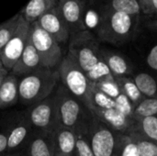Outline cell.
<instances>
[{"mask_svg":"<svg viewBox=\"0 0 157 156\" xmlns=\"http://www.w3.org/2000/svg\"><path fill=\"white\" fill-rule=\"evenodd\" d=\"M146 62L151 69L157 72V45L153 47L151 51H149Z\"/></svg>","mask_w":157,"mask_h":156,"instance_id":"obj_34","label":"cell"},{"mask_svg":"<svg viewBox=\"0 0 157 156\" xmlns=\"http://www.w3.org/2000/svg\"><path fill=\"white\" fill-rule=\"evenodd\" d=\"M25 111L34 130L54 132L61 126L54 92L48 97L29 106Z\"/></svg>","mask_w":157,"mask_h":156,"instance_id":"obj_7","label":"cell"},{"mask_svg":"<svg viewBox=\"0 0 157 156\" xmlns=\"http://www.w3.org/2000/svg\"><path fill=\"white\" fill-rule=\"evenodd\" d=\"M33 128L28 119L26 111L20 113L11 123L7 134V153L19 152L21 148H25Z\"/></svg>","mask_w":157,"mask_h":156,"instance_id":"obj_12","label":"cell"},{"mask_svg":"<svg viewBox=\"0 0 157 156\" xmlns=\"http://www.w3.org/2000/svg\"><path fill=\"white\" fill-rule=\"evenodd\" d=\"M138 88L146 97H157V81L147 73H139L133 77Z\"/></svg>","mask_w":157,"mask_h":156,"instance_id":"obj_22","label":"cell"},{"mask_svg":"<svg viewBox=\"0 0 157 156\" xmlns=\"http://www.w3.org/2000/svg\"><path fill=\"white\" fill-rule=\"evenodd\" d=\"M129 135L135 140L140 156H157V143L145 138L138 131H134Z\"/></svg>","mask_w":157,"mask_h":156,"instance_id":"obj_28","label":"cell"},{"mask_svg":"<svg viewBox=\"0 0 157 156\" xmlns=\"http://www.w3.org/2000/svg\"><path fill=\"white\" fill-rule=\"evenodd\" d=\"M58 0H29L19 14L29 24L37 21L43 14L55 7Z\"/></svg>","mask_w":157,"mask_h":156,"instance_id":"obj_20","label":"cell"},{"mask_svg":"<svg viewBox=\"0 0 157 156\" xmlns=\"http://www.w3.org/2000/svg\"><path fill=\"white\" fill-rule=\"evenodd\" d=\"M3 68H5V67H4V65H3V63H2V61H1V59H0V71H1Z\"/></svg>","mask_w":157,"mask_h":156,"instance_id":"obj_40","label":"cell"},{"mask_svg":"<svg viewBox=\"0 0 157 156\" xmlns=\"http://www.w3.org/2000/svg\"><path fill=\"white\" fill-rule=\"evenodd\" d=\"M157 14V0H149L146 15Z\"/></svg>","mask_w":157,"mask_h":156,"instance_id":"obj_36","label":"cell"},{"mask_svg":"<svg viewBox=\"0 0 157 156\" xmlns=\"http://www.w3.org/2000/svg\"><path fill=\"white\" fill-rule=\"evenodd\" d=\"M114 100H115V108H117L122 114L133 118L132 114H133L134 105L124 93L121 92Z\"/></svg>","mask_w":157,"mask_h":156,"instance_id":"obj_33","label":"cell"},{"mask_svg":"<svg viewBox=\"0 0 157 156\" xmlns=\"http://www.w3.org/2000/svg\"><path fill=\"white\" fill-rule=\"evenodd\" d=\"M7 153V134L6 131H0V155Z\"/></svg>","mask_w":157,"mask_h":156,"instance_id":"obj_35","label":"cell"},{"mask_svg":"<svg viewBox=\"0 0 157 156\" xmlns=\"http://www.w3.org/2000/svg\"><path fill=\"white\" fill-rule=\"evenodd\" d=\"M87 131H88V127L75 131V156H95L88 139Z\"/></svg>","mask_w":157,"mask_h":156,"instance_id":"obj_24","label":"cell"},{"mask_svg":"<svg viewBox=\"0 0 157 156\" xmlns=\"http://www.w3.org/2000/svg\"><path fill=\"white\" fill-rule=\"evenodd\" d=\"M100 57L108 64L114 77L129 75L133 71L132 63L125 57L119 53L101 48Z\"/></svg>","mask_w":157,"mask_h":156,"instance_id":"obj_19","label":"cell"},{"mask_svg":"<svg viewBox=\"0 0 157 156\" xmlns=\"http://www.w3.org/2000/svg\"><path fill=\"white\" fill-rule=\"evenodd\" d=\"M9 72L6 69V68H3L1 71H0V84L2 83V81L4 80V78L6 77V75L8 74Z\"/></svg>","mask_w":157,"mask_h":156,"instance_id":"obj_38","label":"cell"},{"mask_svg":"<svg viewBox=\"0 0 157 156\" xmlns=\"http://www.w3.org/2000/svg\"><path fill=\"white\" fill-rule=\"evenodd\" d=\"M60 125L73 131L87 128L93 116L92 112L74 95H72L64 86L58 85L54 91Z\"/></svg>","mask_w":157,"mask_h":156,"instance_id":"obj_3","label":"cell"},{"mask_svg":"<svg viewBox=\"0 0 157 156\" xmlns=\"http://www.w3.org/2000/svg\"><path fill=\"white\" fill-rule=\"evenodd\" d=\"M57 69L61 84L90 110V93L93 83L88 79L86 72L67 52Z\"/></svg>","mask_w":157,"mask_h":156,"instance_id":"obj_4","label":"cell"},{"mask_svg":"<svg viewBox=\"0 0 157 156\" xmlns=\"http://www.w3.org/2000/svg\"><path fill=\"white\" fill-rule=\"evenodd\" d=\"M84 1H86H86H87V0H84Z\"/></svg>","mask_w":157,"mask_h":156,"instance_id":"obj_41","label":"cell"},{"mask_svg":"<svg viewBox=\"0 0 157 156\" xmlns=\"http://www.w3.org/2000/svg\"><path fill=\"white\" fill-rule=\"evenodd\" d=\"M90 103L92 108H115V100L103 93L101 90H99L96 86L93 84L90 93Z\"/></svg>","mask_w":157,"mask_h":156,"instance_id":"obj_27","label":"cell"},{"mask_svg":"<svg viewBox=\"0 0 157 156\" xmlns=\"http://www.w3.org/2000/svg\"><path fill=\"white\" fill-rule=\"evenodd\" d=\"M40 67H41V63H40V56H39L32 41L30 40L29 34V38H28L26 46H25L19 59L15 63V65L13 66V68L11 69L10 72L18 77H22L24 75H27V74L38 70Z\"/></svg>","mask_w":157,"mask_h":156,"instance_id":"obj_16","label":"cell"},{"mask_svg":"<svg viewBox=\"0 0 157 156\" xmlns=\"http://www.w3.org/2000/svg\"><path fill=\"white\" fill-rule=\"evenodd\" d=\"M19 19V12L0 24V52L16 30Z\"/></svg>","mask_w":157,"mask_h":156,"instance_id":"obj_29","label":"cell"},{"mask_svg":"<svg viewBox=\"0 0 157 156\" xmlns=\"http://www.w3.org/2000/svg\"><path fill=\"white\" fill-rule=\"evenodd\" d=\"M137 131L145 138L157 143V116L137 120Z\"/></svg>","mask_w":157,"mask_h":156,"instance_id":"obj_25","label":"cell"},{"mask_svg":"<svg viewBox=\"0 0 157 156\" xmlns=\"http://www.w3.org/2000/svg\"><path fill=\"white\" fill-rule=\"evenodd\" d=\"M85 5L84 0H58L57 9L71 34L86 29L83 21Z\"/></svg>","mask_w":157,"mask_h":156,"instance_id":"obj_13","label":"cell"},{"mask_svg":"<svg viewBox=\"0 0 157 156\" xmlns=\"http://www.w3.org/2000/svg\"><path fill=\"white\" fill-rule=\"evenodd\" d=\"M18 76L8 73L0 84V109L16 105L18 101Z\"/></svg>","mask_w":157,"mask_h":156,"instance_id":"obj_18","label":"cell"},{"mask_svg":"<svg viewBox=\"0 0 157 156\" xmlns=\"http://www.w3.org/2000/svg\"><path fill=\"white\" fill-rule=\"evenodd\" d=\"M86 74L88 79L94 84L98 83L99 81L105 80V79L114 77L112 75L108 64L101 59V57H100V60Z\"/></svg>","mask_w":157,"mask_h":156,"instance_id":"obj_30","label":"cell"},{"mask_svg":"<svg viewBox=\"0 0 157 156\" xmlns=\"http://www.w3.org/2000/svg\"><path fill=\"white\" fill-rule=\"evenodd\" d=\"M0 156H24V154L20 152H15V153H6Z\"/></svg>","mask_w":157,"mask_h":156,"instance_id":"obj_39","label":"cell"},{"mask_svg":"<svg viewBox=\"0 0 157 156\" xmlns=\"http://www.w3.org/2000/svg\"><path fill=\"white\" fill-rule=\"evenodd\" d=\"M90 111L96 118L119 133L131 134L137 131V120L122 114L115 108H92Z\"/></svg>","mask_w":157,"mask_h":156,"instance_id":"obj_10","label":"cell"},{"mask_svg":"<svg viewBox=\"0 0 157 156\" xmlns=\"http://www.w3.org/2000/svg\"><path fill=\"white\" fill-rule=\"evenodd\" d=\"M94 85L96 86V87H98L99 90H101L103 93H105L113 99H115L121 93V89L119 84L117 83L115 77L99 81L98 83H95Z\"/></svg>","mask_w":157,"mask_h":156,"instance_id":"obj_32","label":"cell"},{"mask_svg":"<svg viewBox=\"0 0 157 156\" xmlns=\"http://www.w3.org/2000/svg\"><path fill=\"white\" fill-rule=\"evenodd\" d=\"M60 82L58 69L40 67L18 81V101L30 106L51 96Z\"/></svg>","mask_w":157,"mask_h":156,"instance_id":"obj_1","label":"cell"},{"mask_svg":"<svg viewBox=\"0 0 157 156\" xmlns=\"http://www.w3.org/2000/svg\"><path fill=\"white\" fill-rule=\"evenodd\" d=\"M119 134L94 115L92 116L87 135L95 156H114Z\"/></svg>","mask_w":157,"mask_h":156,"instance_id":"obj_8","label":"cell"},{"mask_svg":"<svg viewBox=\"0 0 157 156\" xmlns=\"http://www.w3.org/2000/svg\"><path fill=\"white\" fill-rule=\"evenodd\" d=\"M114 156H140L135 140L129 134H119Z\"/></svg>","mask_w":157,"mask_h":156,"instance_id":"obj_23","label":"cell"},{"mask_svg":"<svg viewBox=\"0 0 157 156\" xmlns=\"http://www.w3.org/2000/svg\"><path fill=\"white\" fill-rule=\"evenodd\" d=\"M132 116L135 120L150 116H157V97H145L134 107Z\"/></svg>","mask_w":157,"mask_h":156,"instance_id":"obj_26","label":"cell"},{"mask_svg":"<svg viewBox=\"0 0 157 156\" xmlns=\"http://www.w3.org/2000/svg\"><path fill=\"white\" fill-rule=\"evenodd\" d=\"M140 16L111 10L104 19L96 36L101 42L114 46H123L136 36Z\"/></svg>","mask_w":157,"mask_h":156,"instance_id":"obj_2","label":"cell"},{"mask_svg":"<svg viewBox=\"0 0 157 156\" xmlns=\"http://www.w3.org/2000/svg\"><path fill=\"white\" fill-rule=\"evenodd\" d=\"M24 156H26V155H25V154H24Z\"/></svg>","mask_w":157,"mask_h":156,"instance_id":"obj_42","label":"cell"},{"mask_svg":"<svg viewBox=\"0 0 157 156\" xmlns=\"http://www.w3.org/2000/svg\"><path fill=\"white\" fill-rule=\"evenodd\" d=\"M25 149L26 156H53V132L33 129Z\"/></svg>","mask_w":157,"mask_h":156,"instance_id":"obj_15","label":"cell"},{"mask_svg":"<svg viewBox=\"0 0 157 156\" xmlns=\"http://www.w3.org/2000/svg\"><path fill=\"white\" fill-rule=\"evenodd\" d=\"M112 10L109 0H87L84 9V26L95 35L106 17Z\"/></svg>","mask_w":157,"mask_h":156,"instance_id":"obj_14","label":"cell"},{"mask_svg":"<svg viewBox=\"0 0 157 156\" xmlns=\"http://www.w3.org/2000/svg\"><path fill=\"white\" fill-rule=\"evenodd\" d=\"M29 38L40 59L41 67L57 69L63 58L61 45L37 21L29 25Z\"/></svg>","mask_w":157,"mask_h":156,"instance_id":"obj_6","label":"cell"},{"mask_svg":"<svg viewBox=\"0 0 157 156\" xmlns=\"http://www.w3.org/2000/svg\"><path fill=\"white\" fill-rule=\"evenodd\" d=\"M115 79H116L117 83L119 84V86L121 89V92L124 93L131 99V101L133 103L134 107L145 97L142 94L140 89L138 88L133 78L129 77V75H125V76L115 77Z\"/></svg>","mask_w":157,"mask_h":156,"instance_id":"obj_21","label":"cell"},{"mask_svg":"<svg viewBox=\"0 0 157 156\" xmlns=\"http://www.w3.org/2000/svg\"><path fill=\"white\" fill-rule=\"evenodd\" d=\"M29 23H28L19 14L17 26L12 37L0 52V59L4 67L10 72L15 63L19 59L29 38Z\"/></svg>","mask_w":157,"mask_h":156,"instance_id":"obj_9","label":"cell"},{"mask_svg":"<svg viewBox=\"0 0 157 156\" xmlns=\"http://www.w3.org/2000/svg\"><path fill=\"white\" fill-rule=\"evenodd\" d=\"M100 43L98 38L89 30H82L71 34L67 53L86 73L100 60Z\"/></svg>","mask_w":157,"mask_h":156,"instance_id":"obj_5","label":"cell"},{"mask_svg":"<svg viewBox=\"0 0 157 156\" xmlns=\"http://www.w3.org/2000/svg\"><path fill=\"white\" fill-rule=\"evenodd\" d=\"M75 132L60 126L53 132V156H75Z\"/></svg>","mask_w":157,"mask_h":156,"instance_id":"obj_17","label":"cell"},{"mask_svg":"<svg viewBox=\"0 0 157 156\" xmlns=\"http://www.w3.org/2000/svg\"><path fill=\"white\" fill-rule=\"evenodd\" d=\"M37 23L46 32H48L61 46L67 45L71 33L68 26L61 17L57 6L45 14H43L38 20Z\"/></svg>","mask_w":157,"mask_h":156,"instance_id":"obj_11","label":"cell"},{"mask_svg":"<svg viewBox=\"0 0 157 156\" xmlns=\"http://www.w3.org/2000/svg\"><path fill=\"white\" fill-rule=\"evenodd\" d=\"M140 2V5H141V8H142V11L146 14L147 13V9H148V3H149V0H139Z\"/></svg>","mask_w":157,"mask_h":156,"instance_id":"obj_37","label":"cell"},{"mask_svg":"<svg viewBox=\"0 0 157 156\" xmlns=\"http://www.w3.org/2000/svg\"><path fill=\"white\" fill-rule=\"evenodd\" d=\"M112 10L132 16H140L142 12L139 0H109Z\"/></svg>","mask_w":157,"mask_h":156,"instance_id":"obj_31","label":"cell"}]
</instances>
